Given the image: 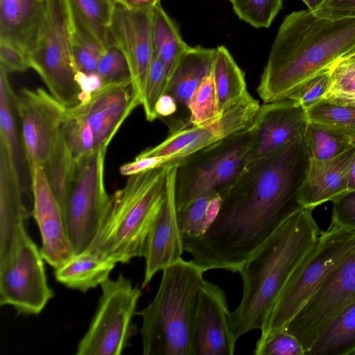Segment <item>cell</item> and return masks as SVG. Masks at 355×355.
I'll return each mask as SVG.
<instances>
[{
    "mask_svg": "<svg viewBox=\"0 0 355 355\" xmlns=\"http://www.w3.org/2000/svg\"><path fill=\"white\" fill-rule=\"evenodd\" d=\"M311 156L304 137L248 162L220 193L218 214L202 236L182 238L184 251L206 272H239L244 262L293 214Z\"/></svg>",
    "mask_w": 355,
    "mask_h": 355,
    "instance_id": "cell-1",
    "label": "cell"
},
{
    "mask_svg": "<svg viewBox=\"0 0 355 355\" xmlns=\"http://www.w3.org/2000/svg\"><path fill=\"white\" fill-rule=\"evenodd\" d=\"M355 49V17L329 19L309 9L283 20L261 76L263 103L286 100L299 85Z\"/></svg>",
    "mask_w": 355,
    "mask_h": 355,
    "instance_id": "cell-2",
    "label": "cell"
},
{
    "mask_svg": "<svg viewBox=\"0 0 355 355\" xmlns=\"http://www.w3.org/2000/svg\"><path fill=\"white\" fill-rule=\"evenodd\" d=\"M312 211L304 207L293 214L239 271L242 296L229 317L236 340L262 329L288 279L315 245L320 232Z\"/></svg>",
    "mask_w": 355,
    "mask_h": 355,
    "instance_id": "cell-3",
    "label": "cell"
},
{
    "mask_svg": "<svg viewBox=\"0 0 355 355\" xmlns=\"http://www.w3.org/2000/svg\"><path fill=\"white\" fill-rule=\"evenodd\" d=\"M170 165L128 176L110 198L93 241L86 250L127 263L144 257L150 228L162 205Z\"/></svg>",
    "mask_w": 355,
    "mask_h": 355,
    "instance_id": "cell-4",
    "label": "cell"
},
{
    "mask_svg": "<svg viewBox=\"0 0 355 355\" xmlns=\"http://www.w3.org/2000/svg\"><path fill=\"white\" fill-rule=\"evenodd\" d=\"M205 272L182 258L162 270L154 298L136 312L142 320L144 355H192L193 319Z\"/></svg>",
    "mask_w": 355,
    "mask_h": 355,
    "instance_id": "cell-5",
    "label": "cell"
},
{
    "mask_svg": "<svg viewBox=\"0 0 355 355\" xmlns=\"http://www.w3.org/2000/svg\"><path fill=\"white\" fill-rule=\"evenodd\" d=\"M139 105L128 78L104 84L87 100L67 108L62 136L72 159L76 161L107 149L124 121Z\"/></svg>",
    "mask_w": 355,
    "mask_h": 355,
    "instance_id": "cell-6",
    "label": "cell"
},
{
    "mask_svg": "<svg viewBox=\"0 0 355 355\" xmlns=\"http://www.w3.org/2000/svg\"><path fill=\"white\" fill-rule=\"evenodd\" d=\"M42 23L28 60L49 92L67 108L81 101L71 47V17L67 0H45Z\"/></svg>",
    "mask_w": 355,
    "mask_h": 355,
    "instance_id": "cell-7",
    "label": "cell"
},
{
    "mask_svg": "<svg viewBox=\"0 0 355 355\" xmlns=\"http://www.w3.org/2000/svg\"><path fill=\"white\" fill-rule=\"evenodd\" d=\"M250 141L249 127L181 159L175 175L177 211L232 184L248 162Z\"/></svg>",
    "mask_w": 355,
    "mask_h": 355,
    "instance_id": "cell-8",
    "label": "cell"
},
{
    "mask_svg": "<svg viewBox=\"0 0 355 355\" xmlns=\"http://www.w3.org/2000/svg\"><path fill=\"white\" fill-rule=\"evenodd\" d=\"M355 248V232L330 225L294 270L261 331L265 336L284 328L309 301L326 276Z\"/></svg>",
    "mask_w": 355,
    "mask_h": 355,
    "instance_id": "cell-9",
    "label": "cell"
},
{
    "mask_svg": "<svg viewBox=\"0 0 355 355\" xmlns=\"http://www.w3.org/2000/svg\"><path fill=\"white\" fill-rule=\"evenodd\" d=\"M106 150L75 161L65 187L61 208L74 254L93 241L110 198L104 182Z\"/></svg>",
    "mask_w": 355,
    "mask_h": 355,
    "instance_id": "cell-10",
    "label": "cell"
},
{
    "mask_svg": "<svg viewBox=\"0 0 355 355\" xmlns=\"http://www.w3.org/2000/svg\"><path fill=\"white\" fill-rule=\"evenodd\" d=\"M98 307L85 336L77 347V355H119L137 332L132 322L141 288L120 274L101 284Z\"/></svg>",
    "mask_w": 355,
    "mask_h": 355,
    "instance_id": "cell-11",
    "label": "cell"
},
{
    "mask_svg": "<svg viewBox=\"0 0 355 355\" xmlns=\"http://www.w3.org/2000/svg\"><path fill=\"white\" fill-rule=\"evenodd\" d=\"M41 250L26 228L0 252V305L19 313H40L54 293L49 287Z\"/></svg>",
    "mask_w": 355,
    "mask_h": 355,
    "instance_id": "cell-12",
    "label": "cell"
},
{
    "mask_svg": "<svg viewBox=\"0 0 355 355\" xmlns=\"http://www.w3.org/2000/svg\"><path fill=\"white\" fill-rule=\"evenodd\" d=\"M355 302V248L329 272L314 294L284 327L305 355L329 323Z\"/></svg>",
    "mask_w": 355,
    "mask_h": 355,
    "instance_id": "cell-13",
    "label": "cell"
},
{
    "mask_svg": "<svg viewBox=\"0 0 355 355\" xmlns=\"http://www.w3.org/2000/svg\"><path fill=\"white\" fill-rule=\"evenodd\" d=\"M17 107L29 171L35 166L44 168L60 142L67 108L42 88H23Z\"/></svg>",
    "mask_w": 355,
    "mask_h": 355,
    "instance_id": "cell-14",
    "label": "cell"
},
{
    "mask_svg": "<svg viewBox=\"0 0 355 355\" xmlns=\"http://www.w3.org/2000/svg\"><path fill=\"white\" fill-rule=\"evenodd\" d=\"M258 101L248 92L235 105L223 112L217 122L206 126H181L174 128L159 144L147 148L137 157H160L168 165L184 157L249 128L259 109Z\"/></svg>",
    "mask_w": 355,
    "mask_h": 355,
    "instance_id": "cell-15",
    "label": "cell"
},
{
    "mask_svg": "<svg viewBox=\"0 0 355 355\" xmlns=\"http://www.w3.org/2000/svg\"><path fill=\"white\" fill-rule=\"evenodd\" d=\"M153 9H129L114 3L109 27L110 44L116 46L125 55L134 92L141 105L154 55Z\"/></svg>",
    "mask_w": 355,
    "mask_h": 355,
    "instance_id": "cell-16",
    "label": "cell"
},
{
    "mask_svg": "<svg viewBox=\"0 0 355 355\" xmlns=\"http://www.w3.org/2000/svg\"><path fill=\"white\" fill-rule=\"evenodd\" d=\"M230 311L225 292L204 280L196 306L192 355H232L237 340L230 325Z\"/></svg>",
    "mask_w": 355,
    "mask_h": 355,
    "instance_id": "cell-17",
    "label": "cell"
},
{
    "mask_svg": "<svg viewBox=\"0 0 355 355\" xmlns=\"http://www.w3.org/2000/svg\"><path fill=\"white\" fill-rule=\"evenodd\" d=\"M308 123L305 110L293 101L263 103L250 126L248 162L264 157L302 137Z\"/></svg>",
    "mask_w": 355,
    "mask_h": 355,
    "instance_id": "cell-18",
    "label": "cell"
},
{
    "mask_svg": "<svg viewBox=\"0 0 355 355\" xmlns=\"http://www.w3.org/2000/svg\"><path fill=\"white\" fill-rule=\"evenodd\" d=\"M33 196L32 211L41 238L42 257L54 269L74 254L68 238L60 204L50 184L44 167L29 171Z\"/></svg>",
    "mask_w": 355,
    "mask_h": 355,
    "instance_id": "cell-19",
    "label": "cell"
},
{
    "mask_svg": "<svg viewBox=\"0 0 355 355\" xmlns=\"http://www.w3.org/2000/svg\"><path fill=\"white\" fill-rule=\"evenodd\" d=\"M178 163L168 166L164 199L147 237L141 288L150 283L156 273L182 258L184 251L177 220L175 175Z\"/></svg>",
    "mask_w": 355,
    "mask_h": 355,
    "instance_id": "cell-20",
    "label": "cell"
},
{
    "mask_svg": "<svg viewBox=\"0 0 355 355\" xmlns=\"http://www.w3.org/2000/svg\"><path fill=\"white\" fill-rule=\"evenodd\" d=\"M355 146L333 159L310 158L309 168L300 190V201L305 208L314 209L332 201L348 190L349 167Z\"/></svg>",
    "mask_w": 355,
    "mask_h": 355,
    "instance_id": "cell-21",
    "label": "cell"
},
{
    "mask_svg": "<svg viewBox=\"0 0 355 355\" xmlns=\"http://www.w3.org/2000/svg\"><path fill=\"white\" fill-rule=\"evenodd\" d=\"M44 12V1L0 0V40L28 58L35 45Z\"/></svg>",
    "mask_w": 355,
    "mask_h": 355,
    "instance_id": "cell-22",
    "label": "cell"
},
{
    "mask_svg": "<svg viewBox=\"0 0 355 355\" xmlns=\"http://www.w3.org/2000/svg\"><path fill=\"white\" fill-rule=\"evenodd\" d=\"M24 189L5 146L0 141V252L26 228L29 214L23 201Z\"/></svg>",
    "mask_w": 355,
    "mask_h": 355,
    "instance_id": "cell-23",
    "label": "cell"
},
{
    "mask_svg": "<svg viewBox=\"0 0 355 355\" xmlns=\"http://www.w3.org/2000/svg\"><path fill=\"white\" fill-rule=\"evenodd\" d=\"M216 49L190 46L178 59L168 78L165 94L188 112L191 96L214 67ZM189 115V114H188Z\"/></svg>",
    "mask_w": 355,
    "mask_h": 355,
    "instance_id": "cell-24",
    "label": "cell"
},
{
    "mask_svg": "<svg viewBox=\"0 0 355 355\" xmlns=\"http://www.w3.org/2000/svg\"><path fill=\"white\" fill-rule=\"evenodd\" d=\"M7 74L0 67V141L5 146L25 189L24 179L29 168L22 144L17 95L10 86Z\"/></svg>",
    "mask_w": 355,
    "mask_h": 355,
    "instance_id": "cell-25",
    "label": "cell"
},
{
    "mask_svg": "<svg viewBox=\"0 0 355 355\" xmlns=\"http://www.w3.org/2000/svg\"><path fill=\"white\" fill-rule=\"evenodd\" d=\"M116 263L85 250L71 256L54 269L55 279L67 288L83 293L96 288L109 278Z\"/></svg>",
    "mask_w": 355,
    "mask_h": 355,
    "instance_id": "cell-26",
    "label": "cell"
},
{
    "mask_svg": "<svg viewBox=\"0 0 355 355\" xmlns=\"http://www.w3.org/2000/svg\"><path fill=\"white\" fill-rule=\"evenodd\" d=\"M354 353L355 302L329 323L306 355H354Z\"/></svg>",
    "mask_w": 355,
    "mask_h": 355,
    "instance_id": "cell-27",
    "label": "cell"
},
{
    "mask_svg": "<svg viewBox=\"0 0 355 355\" xmlns=\"http://www.w3.org/2000/svg\"><path fill=\"white\" fill-rule=\"evenodd\" d=\"M213 76L219 108L223 113L248 92L244 72L224 46L216 48Z\"/></svg>",
    "mask_w": 355,
    "mask_h": 355,
    "instance_id": "cell-28",
    "label": "cell"
},
{
    "mask_svg": "<svg viewBox=\"0 0 355 355\" xmlns=\"http://www.w3.org/2000/svg\"><path fill=\"white\" fill-rule=\"evenodd\" d=\"M75 24L104 49L110 45L113 0H67Z\"/></svg>",
    "mask_w": 355,
    "mask_h": 355,
    "instance_id": "cell-29",
    "label": "cell"
},
{
    "mask_svg": "<svg viewBox=\"0 0 355 355\" xmlns=\"http://www.w3.org/2000/svg\"><path fill=\"white\" fill-rule=\"evenodd\" d=\"M304 140L311 158L328 160L355 146V132L309 121Z\"/></svg>",
    "mask_w": 355,
    "mask_h": 355,
    "instance_id": "cell-30",
    "label": "cell"
},
{
    "mask_svg": "<svg viewBox=\"0 0 355 355\" xmlns=\"http://www.w3.org/2000/svg\"><path fill=\"white\" fill-rule=\"evenodd\" d=\"M153 42L154 53L163 62L170 76L180 57L190 46L160 2L153 9Z\"/></svg>",
    "mask_w": 355,
    "mask_h": 355,
    "instance_id": "cell-31",
    "label": "cell"
},
{
    "mask_svg": "<svg viewBox=\"0 0 355 355\" xmlns=\"http://www.w3.org/2000/svg\"><path fill=\"white\" fill-rule=\"evenodd\" d=\"M220 202V193L207 194L178 210V226L182 238L203 235L215 220Z\"/></svg>",
    "mask_w": 355,
    "mask_h": 355,
    "instance_id": "cell-32",
    "label": "cell"
},
{
    "mask_svg": "<svg viewBox=\"0 0 355 355\" xmlns=\"http://www.w3.org/2000/svg\"><path fill=\"white\" fill-rule=\"evenodd\" d=\"M188 114L185 126L209 125L222 118L223 113L219 108L213 71L191 96L188 105Z\"/></svg>",
    "mask_w": 355,
    "mask_h": 355,
    "instance_id": "cell-33",
    "label": "cell"
},
{
    "mask_svg": "<svg viewBox=\"0 0 355 355\" xmlns=\"http://www.w3.org/2000/svg\"><path fill=\"white\" fill-rule=\"evenodd\" d=\"M306 113L309 121L355 132V105L322 98Z\"/></svg>",
    "mask_w": 355,
    "mask_h": 355,
    "instance_id": "cell-34",
    "label": "cell"
},
{
    "mask_svg": "<svg viewBox=\"0 0 355 355\" xmlns=\"http://www.w3.org/2000/svg\"><path fill=\"white\" fill-rule=\"evenodd\" d=\"M70 35L72 55L78 71L85 74L96 73L98 61L105 49L81 30L72 17Z\"/></svg>",
    "mask_w": 355,
    "mask_h": 355,
    "instance_id": "cell-35",
    "label": "cell"
},
{
    "mask_svg": "<svg viewBox=\"0 0 355 355\" xmlns=\"http://www.w3.org/2000/svg\"><path fill=\"white\" fill-rule=\"evenodd\" d=\"M237 16L255 28H268L282 7V0H230Z\"/></svg>",
    "mask_w": 355,
    "mask_h": 355,
    "instance_id": "cell-36",
    "label": "cell"
},
{
    "mask_svg": "<svg viewBox=\"0 0 355 355\" xmlns=\"http://www.w3.org/2000/svg\"><path fill=\"white\" fill-rule=\"evenodd\" d=\"M168 72L163 62L154 53L149 68L144 91L142 106L148 121L158 119L156 105L160 97L166 93Z\"/></svg>",
    "mask_w": 355,
    "mask_h": 355,
    "instance_id": "cell-37",
    "label": "cell"
},
{
    "mask_svg": "<svg viewBox=\"0 0 355 355\" xmlns=\"http://www.w3.org/2000/svg\"><path fill=\"white\" fill-rule=\"evenodd\" d=\"M329 69L331 85L323 98L355 105V66L338 60Z\"/></svg>",
    "mask_w": 355,
    "mask_h": 355,
    "instance_id": "cell-38",
    "label": "cell"
},
{
    "mask_svg": "<svg viewBox=\"0 0 355 355\" xmlns=\"http://www.w3.org/2000/svg\"><path fill=\"white\" fill-rule=\"evenodd\" d=\"M253 354L255 355H305V350L293 335L285 328L260 336Z\"/></svg>",
    "mask_w": 355,
    "mask_h": 355,
    "instance_id": "cell-39",
    "label": "cell"
},
{
    "mask_svg": "<svg viewBox=\"0 0 355 355\" xmlns=\"http://www.w3.org/2000/svg\"><path fill=\"white\" fill-rule=\"evenodd\" d=\"M329 68L304 81L288 95L286 100L295 101L305 111L314 105L324 97L331 87L332 80Z\"/></svg>",
    "mask_w": 355,
    "mask_h": 355,
    "instance_id": "cell-40",
    "label": "cell"
},
{
    "mask_svg": "<svg viewBox=\"0 0 355 355\" xmlns=\"http://www.w3.org/2000/svg\"><path fill=\"white\" fill-rule=\"evenodd\" d=\"M96 73L103 85L131 78L130 67L125 55L112 44L104 50L98 61Z\"/></svg>",
    "mask_w": 355,
    "mask_h": 355,
    "instance_id": "cell-41",
    "label": "cell"
},
{
    "mask_svg": "<svg viewBox=\"0 0 355 355\" xmlns=\"http://www.w3.org/2000/svg\"><path fill=\"white\" fill-rule=\"evenodd\" d=\"M331 225L355 232V190H347L333 200Z\"/></svg>",
    "mask_w": 355,
    "mask_h": 355,
    "instance_id": "cell-42",
    "label": "cell"
},
{
    "mask_svg": "<svg viewBox=\"0 0 355 355\" xmlns=\"http://www.w3.org/2000/svg\"><path fill=\"white\" fill-rule=\"evenodd\" d=\"M0 67L7 73L24 72L30 67L28 58L20 51L0 40Z\"/></svg>",
    "mask_w": 355,
    "mask_h": 355,
    "instance_id": "cell-43",
    "label": "cell"
},
{
    "mask_svg": "<svg viewBox=\"0 0 355 355\" xmlns=\"http://www.w3.org/2000/svg\"><path fill=\"white\" fill-rule=\"evenodd\" d=\"M313 13L329 19L355 17V0H325Z\"/></svg>",
    "mask_w": 355,
    "mask_h": 355,
    "instance_id": "cell-44",
    "label": "cell"
},
{
    "mask_svg": "<svg viewBox=\"0 0 355 355\" xmlns=\"http://www.w3.org/2000/svg\"><path fill=\"white\" fill-rule=\"evenodd\" d=\"M163 165H168L166 160L160 157H139L134 161L125 163L120 166L119 171L122 175L130 176L141 171L155 168Z\"/></svg>",
    "mask_w": 355,
    "mask_h": 355,
    "instance_id": "cell-45",
    "label": "cell"
},
{
    "mask_svg": "<svg viewBox=\"0 0 355 355\" xmlns=\"http://www.w3.org/2000/svg\"><path fill=\"white\" fill-rule=\"evenodd\" d=\"M176 101L169 94H164L159 99L155 110L158 118L167 117L176 112L178 109Z\"/></svg>",
    "mask_w": 355,
    "mask_h": 355,
    "instance_id": "cell-46",
    "label": "cell"
},
{
    "mask_svg": "<svg viewBox=\"0 0 355 355\" xmlns=\"http://www.w3.org/2000/svg\"><path fill=\"white\" fill-rule=\"evenodd\" d=\"M114 3L129 9H145L153 8L160 0H113Z\"/></svg>",
    "mask_w": 355,
    "mask_h": 355,
    "instance_id": "cell-47",
    "label": "cell"
},
{
    "mask_svg": "<svg viewBox=\"0 0 355 355\" xmlns=\"http://www.w3.org/2000/svg\"><path fill=\"white\" fill-rule=\"evenodd\" d=\"M348 190H355V153L349 167Z\"/></svg>",
    "mask_w": 355,
    "mask_h": 355,
    "instance_id": "cell-48",
    "label": "cell"
},
{
    "mask_svg": "<svg viewBox=\"0 0 355 355\" xmlns=\"http://www.w3.org/2000/svg\"><path fill=\"white\" fill-rule=\"evenodd\" d=\"M312 12L320 7L325 0H302Z\"/></svg>",
    "mask_w": 355,
    "mask_h": 355,
    "instance_id": "cell-49",
    "label": "cell"
},
{
    "mask_svg": "<svg viewBox=\"0 0 355 355\" xmlns=\"http://www.w3.org/2000/svg\"><path fill=\"white\" fill-rule=\"evenodd\" d=\"M338 60L343 62L351 63V64H355V49L353 51L350 52L349 53L342 57Z\"/></svg>",
    "mask_w": 355,
    "mask_h": 355,
    "instance_id": "cell-50",
    "label": "cell"
},
{
    "mask_svg": "<svg viewBox=\"0 0 355 355\" xmlns=\"http://www.w3.org/2000/svg\"><path fill=\"white\" fill-rule=\"evenodd\" d=\"M39 1H44L45 0H39Z\"/></svg>",
    "mask_w": 355,
    "mask_h": 355,
    "instance_id": "cell-51",
    "label": "cell"
},
{
    "mask_svg": "<svg viewBox=\"0 0 355 355\" xmlns=\"http://www.w3.org/2000/svg\"><path fill=\"white\" fill-rule=\"evenodd\" d=\"M339 61H340V60H339ZM345 63H346V62H345ZM349 64H351V63H349ZM354 64V65L355 66V64Z\"/></svg>",
    "mask_w": 355,
    "mask_h": 355,
    "instance_id": "cell-52",
    "label": "cell"
},
{
    "mask_svg": "<svg viewBox=\"0 0 355 355\" xmlns=\"http://www.w3.org/2000/svg\"><path fill=\"white\" fill-rule=\"evenodd\" d=\"M354 355H355V353L354 354Z\"/></svg>",
    "mask_w": 355,
    "mask_h": 355,
    "instance_id": "cell-53",
    "label": "cell"
}]
</instances>
